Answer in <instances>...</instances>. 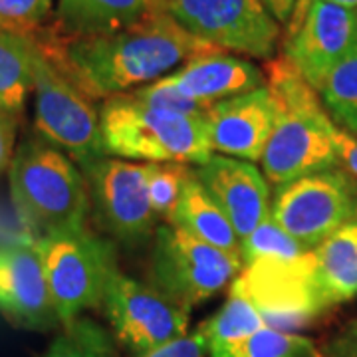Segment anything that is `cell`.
Segmentation results:
<instances>
[{
  "instance_id": "obj_1",
  "label": "cell",
  "mask_w": 357,
  "mask_h": 357,
  "mask_svg": "<svg viewBox=\"0 0 357 357\" xmlns=\"http://www.w3.org/2000/svg\"><path fill=\"white\" fill-rule=\"evenodd\" d=\"M30 40L93 102L153 84L199 56L225 52L192 36L163 10L112 34L72 38L46 24Z\"/></svg>"
},
{
  "instance_id": "obj_2",
  "label": "cell",
  "mask_w": 357,
  "mask_h": 357,
  "mask_svg": "<svg viewBox=\"0 0 357 357\" xmlns=\"http://www.w3.org/2000/svg\"><path fill=\"white\" fill-rule=\"evenodd\" d=\"M266 86L276 115L260 165L276 189L296 178L337 167V128L319 100L318 89L284 56L266 60Z\"/></svg>"
},
{
  "instance_id": "obj_3",
  "label": "cell",
  "mask_w": 357,
  "mask_h": 357,
  "mask_svg": "<svg viewBox=\"0 0 357 357\" xmlns=\"http://www.w3.org/2000/svg\"><path fill=\"white\" fill-rule=\"evenodd\" d=\"M100 128L103 151L112 157L199 167L215 155L204 135L203 115L159 107L131 91L103 100Z\"/></svg>"
},
{
  "instance_id": "obj_4",
  "label": "cell",
  "mask_w": 357,
  "mask_h": 357,
  "mask_svg": "<svg viewBox=\"0 0 357 357\" xmlns=\"http://www.w3.org/2000/svg\"><path fill=\"white\" fill-rule=\"evenodd\" d=\"M10 189L20 217L38 238L86 229L91 211L86 177L48 141L26 139L16 149Z\"/></svg>"
},
{
  "instance_id": "obj_5",
  "label": "cell",
  "mask_w": 357,
  "mask_h": 357,
  "mask_svg": "<svg viewBox=\"0 0 357 357\" xmlns=\"http://www.w3.org/2000/svg\"><path fill=\"white\" fill-rule=\"evenodd\" d=\"M230 292L248 298L268 328L280 332L304 330L330 312L319 296L312 250L294 258L266 256L246 262Z\"/></svg>"
},
{
  "instance_id": "obj_6",
  "label": "cell",
  "mask_w": 357,
  "mask_h": 357,
  "mask_svg": "<svg viewBox=\"0 0 357 357\" xmlns=\"http://www.w3.org/2000/svg\"><path fill=\"white\" fill-rule=\"evenodd\" d=\"M38 244L60 324L68 326L84 310L102 307L105 284L117 270L114 243L86 227L42 236Z\"/></svg>"
},
{
  "instance_id": "obj_7",
  "label": "cell",
  "mask_w": 357,
  "mask_h": 357,
  "mask_svg": "<svg viewBox=\"0 0 357 357\" xmlns=\"http://www.w3.org/2000/svg\"><path fill=\"white\" fill-rule=\"evenodd\" d=\"M241 268L238 256L218 250L178 227L161 225L149 262V284L191 312L229 286Z\"/></svg>"
},
{
  "instance_id": "obj_8",
  "label": "cell",
  "mask_w": 357,
  "mask_h": 357,
  "mask_svg": "<svg viewBox=\"0 0 357 357\" xmlns=\"http://www.w3.org/2000/svg\"><path fill=\"white\" fill-rule=\"evenodd\" d=\"M270 217L312 250L357 218V183L340 167L304 175L276 189Z\"/></svg>"
},
{
  "instance_id": "obj_9",
  "label": "cell",
  "mask_w": 357,
  "mask_h": 357,
  "mask_svg": "<svg viewBox=\"0 0 357 357\" xmlns=\"http://www.w3.org/2000/svg\"><path fill=\"white\" fill-rule=\"evenodd\" d=\"M36 129L42 139L64 149L79 169L105 157L100 112L93 100L62 76L36 48L34 56Z\"/></svg>"
},
{
  "instance_id": "obj_10",
  "label": "cell",
  "mask_w": 357,
  "mask_h": 357,
  "mask_svg": "<svg viewBox=\"0 0 357 357\" xmlns=\"http://www.w3.org/2000/svg\"><path fill=\"white\" fill-rule=\"evenodd\" d=\"M161 10L225 52L270 60L280 42V24L260 0H161Z\"/></svg>"
},
{
  "instance_id": "obj_11",
  "label": "cell",
  "mask_w": 357,
  "mask_h": 357,
  "mask_svg": "<svg viewBox=\"0 0 357 357\" xmlns=\"http://www.w3.org/2000/svg\"><path fill=\"white\" fill-rule=\"evenodd\" d=\"M102 307L119 344L135 356L187 333L189 310L178 306L153 284L135 280L114 270L105 284Z\"/></svg>"
},
{
  "instance_id": "obj_12",
  "label": "cell",
  "mask_w": 357,
  "mask_h": 357,
  "mask_svg": "<svg viewBox=\"0 0 357 357\" xmlns=\"http://www.w3.org/2000/svg\"><path fill=\"white\" fill-rule=\"evenodd\" d=\"M284 38V56L318 89L357 44V10L330 0H298Z\"/></svg>"
},
{
  "instance_id": "obj_13",
  "label": "cell",
  "mask_w": 357,
  "mask_h": 357,
  "mask_svg": "<svg viewBox=\"0 0 357 357\" xmlns=\"http://www.w3.org/2000/svg\"><path fill=\"white\" fill-rule=\"evenodd\" d=\"M89 201L102 227L117 241L135 244L151 234L157 222L149 189L147 165L105 155L82 169Z\"/></svg>"
},
{
  "instance_id": "obj_14",
  "label": "cell",
  "mask_w": 357,
  "mask_h": 357,
  "mask_svg": "<svg viewBox=\"0 0 357 357\" xmlns=\"http://www.w3.org/2000/svg\"><path fill=\"white\" fill-rule=\"evenodd\" d=\"M0 310L14 324L48 330L60 319L54 307L38 238L0 246Z\"/></svg>"
},
{
  "instance_id": "obj_15",
  "label": "cell",
  "mask_w": 357,
  "mask_h": 357,
  "mask_svg": "<svg viewBox=\"0 0 357 357\" xmlns=\"http://www.w3.org/2000/svg\"><path fill=\"white\" fill-rule=\"evenodd\" d=\"M276 103L264 84L262 88L215 103L203 115V128L213 153L260 161L274 128Z\"/></svg>"
},
{
  "instance_id": "obj_16",
  "label": "cell",
  "mask_w": 357,
  "mask_h": 357,
  "mask_svg": "<svg viewBox=\"0 0 357 357\" xmlns=\"http://www.w3.org/2000/svg\"><path fill=\"white\" fill-rule=\"evenodd\" d=\"M192 173L225 211L241 243L270 217L268 178L250 161L215 153Z\"/></svg>"
},
{
  "instance_id": "obj_17",
  "label": "cell",
  "mask_w": 357,
  "mask_h": 357,
  "mask_svg": "<svg viewBox=\"0 0 357 357\" xmlns=\"http://www.w3.org/2000/svg\"><path fill=\"white\" fill-rule=\"evenodd\" d=\"M161 79L181 96L208 109L222 100L248 93L266 84V76L258 66L229 52L199 56Z\"/></svg>"
},
{
  "instance_id": "obj_18",
  "label": "cell",
  "mask_w": 357,
  "mask_h": 357,
  "mask_svg": "<svg viewBox=\"0 0 357 357\" xmlns=\"http://www.w3.org/2000/svg\"><path fill=\"white\" fill-rule=\"evenodd\" d=\"M161 10V0H58L52 26L62 36H100Z\"/></svg>"
},
{
  "instance_id": "obj_19",
  "label": "cell",
  "mask_w": 357,
  "mask_h": 357,
  "mask_svg": "<svg viewBox=\"0 0 357 357\" xmlns=\"http://www.w3.org/2000/svg\"><path fill=\"white\" fill-rule=\"evenodd\" d=\"M316 282L328 310L357 296V218L312 248Z\"/></svg>"
},
{
  "instance_id": "obj_20",
  "label": "cell",
  "mask_w": 357,
  "mask_h": 357,
  "mask_svg": "<svg viewBox=\"0 0 357 357\" xmlns=\"http://www.w3.org/2000/svg\"><path fill=\"white\" fill-rule=\"evenodd\" d=\"M171 225L218 250L241 258V238L236 230L225 215V211L213 199V195L195 177V173H191L185 181Z\"/></svg>"
},
{
  "instance_id": "obj_21",
  "label": "cell",
  "mask_w": 357,
  "mask_h": 357,
  "mask_svg": "<svg viewBox=\"0 0 357 357\" xmlns=\"http://www.w3.org/2000/svg\"><path fill=\"white\" fill-rule=\"evenodd\" d=\"M34 56L32 40L0 28V107L14 117L22 115L34 91Z\"/></svg>"
},
{
  "instance_id": "obj_22",
  "label": "cell",
  "mask_w": 357,
  "mask_h": 357,
  "mask_svg": "<svg viewBox=\"0 0 357 357\" xmlns=\"http://www.w3.org/2000/svg\"><path fill=\"white\" fill-rule=\"evenodd\" d=\"M199 328L206 340L208 356H213L250 337L258 330L266 328V324L248 298L230 292L225 306L213 318L203 321Z\"/></svg>"
},
{
  "instance_id": "obj_23",
  "label": "cell",
  "mask_w": 357,
  "mask_h": 357,
  "mask_svg": "<svg viewBox=\"0 0 357 357\" xmlns=\"http://www.w3.org/2000/svg\"><path fill=\"white\" fill-rule=\"evenodd\" d=\"M318 93L335 128L357 139V44L326 76Z\"/></svg>"
},
{
  "instance_id": "obj_24",
  "label": "cell",
  "mask_w": 357,
  "mask_h": 357,
  "mask_svg": "<svg viewBox=\"0 0 357 357\" xmlns=\"http://www.w3.org/2000/svg\"><path fill=\"white\" fill-rule=\"evenodd\" d=\"M208 357H321L319 347L300 333L262 328L250 337Z\"/></svg>"
},
{
  "instance_id": "obj_25",
  "label": "cell",
  "mask_w": 357,
  "mask_h": 357,
  "mask_svg": "<svg viewBox=\"0 0 357 357\" xmlns=\"http://www.w3.org/2000/svg\"><path fill=\"white\" fill-rule=\"evenodd\" d=\"M44 357H119L109 333L88 318L64 326Z\"/></svg>"
},
{
  "instance_id": "obj_26",
  "label": "cell",
  "mask_w": 357,
  "mask_h": 357,
  "mask_svg": "<svg viewBox=\"0 0 357 357\" xmlns=\"http://www.w3.org/2000/svg\"><path fill=\"white\" fill-rule=\"evenodd\" d=\"M145 165H147L149 201L155 215L167 220V225H171L178 197L192 169L183 163H145Z\"/></svg>"
},
{
  "instance_id": "obj_27",
  "label": "cell",
  "mask_w": 357,
  "mask_h": 357,
  "mask_svg": "<svg viewBox=\"0 0 357 357\" xmlns=\"http://www.w3.org/2000/svg\"><path fill=\"white\" fill-rule=\"evenodd\" d=\"M307 252L306 246L294 241L292 236L282 230L272 217H268L255 232H250L241 243V258L243 264L252 262L256 258L278 256V258H294Z\"/></svg>"
},
{
  "instance_id": "obj_28",
  "label": "cell",
  "mask_w": 357,
  "mask_h": 357,
  "mask_svg": "<svg viewBox=\"0 0 357 357\" xmlns=\"http://www.w3.org/2000/svg\"><path fill=\"white\" fill-rule=\"evenodd\" d=\"M52 2L54 0H0V28L32 38L48 22Z\"/></svg>"
},
{
  "instance_id": "obj_29",
  "label": "cell",
  "mask_w": 357,
  "mask_h": 357,
  "mask_svg": "<svg viewBox=\"0 0 357 357\" xmlns=\"http://www.w3.org/2000/svg\"><path fill=\"white\" fill-rule=\"evenodd\" d=\"M206 354H208L206 340L201 328H197L192 333H185L177 340H171L137 357H204Z\"/></svg>"
},
{
  "instance_id": "obj_30",
  "label": "cell",
  "mask_w": 357,
  "mask_h": 357,
  "mask_svg": "<svg viewBox=\"0 0 357 357\" xmlns=\"http://www.w3.org/2000/svg\"><path fill=\"white\" fill-rule=\"evenodd\" d=\"M321 357H357V318L347 321L319 347Z\"/></svg>"
},
{
  "instance_id": "obj_31",
  "label": "cell",
  "mask_w": 357,
  "mask_h": 357,
  "mask_svg": "<svg viewBox=\"0 0 357 357\" xmlns=\"http://www.w3.org/2000/svg\"><path fill=\"white\" fill-rule=\"evenodd\" d=\"M335 149H337V167L344 169L345 173L357 183V139L337 128Z\"/></svg>"
},
{
  "instance_id": "obj_32",
  "label": "cell",
  "mask_w": 357,
  "mask_h": 357,
  "mask_svg": "<svg viewBox=\"0 0 357 357\" xmlns=\"http://www.w3.org/2000/svg\"><path fill=\"white\" fill-rule=\"evenodd\" d=\"M16 119L13 114L0 107V171L13 161L14 135H16Z\"/></svg>"
},
{
  "instance_id": "obj_33",
  "label": "cell",
  "mask_w": 357,
  "mask_h": 357,
  "mask_svg": "<svg viewBox=\"0 0 357 357\" xmlns=\"http://www.w3.org/2000/svg\"><path fill=\"white\" fill-rule=\"evenodd\" d=\"M260 2L264 4L268 13L274 16V20L278 24H286L290 20V16H292L298 0H260Z\"/></svg>"
}]
</instances>
